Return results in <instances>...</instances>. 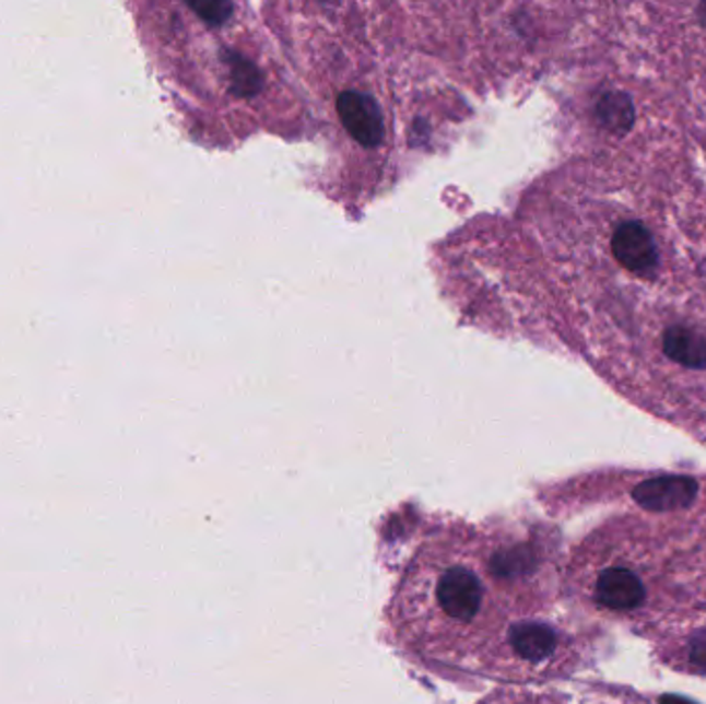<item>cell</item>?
Returning a JSON list of instances; mask_svg holds the SVG:
<instances>
[{
  "label": "cell",
  "instance_id": "3957f363",
  "mask_svg": "<svg viewBox=\"0 0 706 704\" xmlns=\"http://www.w3.org/2000/svg\"><path fill=\"white\" fill-rule=\"evenodd\" d=\"M698 483L686 476H663L638 483L632 498L650 513L682 511L696 501Z\"/></svg>",
  "mask_w": 706,
  "mask_h": 704
},
{
  "label": "cell",
  "instance_id": "ba28073f",
  "mask_svg": "<svg viewBox=\"0 0 706 704\" xmlns=\"http://www.w3.org/2000/svg\"><path fill=\"white\" fill-rule=\"evenodd\" d=\"M690 661L696 668L706 669V631H698L690 638Z\"/></svg>",
  "mask_w": 706,
  "mask_h": 704
},
{
  "label": "cell",
  "instance_id": "8992f818",
  "mask_svg": "<svg viewBox=\"0 0 706 704\" xmlns=\"http://www.w3.org/2000/svg\"><path fill=\"white\" fill-rule=\"evenodd\" d=\"M663 352L687 368H706V339L686 327H671L663 335Z\"/></svg>",
  "mask_w": 706,
  "mask_h": 704
},
{
  "label": "cell",
  "instance_id": "52a82bcc",
  "mask_svg": "<svg viewBox=\"0 0 706 704\" xmlns=\"http://www.w3.org/2000/svg\"><path fill=\"white\" fill-rule=\"evenodd\" d=\"M599 122L612 132H628L634 125V106L626 93L613 92L603 95L597 104Z\"/></svg>",
  "mask_w": 706,
  "mask_h": 704
},
{
  "label": "cell",
  "instance_id": "6da1fadb",
  "mask_svg": "<svg viewBox=\"0 0 706 704\" xmlns=\"http://www.w3.org/2000/svg\"><path fill=\"white\" fill-rule=\"evenodd\" d=\"M513 585L490 566L487 538L475 529L438 536L411 560L392 597L390 618L401 638L422 655L482 664L501 636L496 595Z\"/></svg>",
  "mask_w": 706,
  "mask_h": 704
},
{
  "label": "cell",
  "instance_id": "277c9868",
  "mask_svg": "<svg viewBox=\"0 0 706 704\" xmlns=\"http://www.w3.org/2000/svg\"><path fill=\"white\" fill-rule=\"evenodd\" d=\"M615 260L632 273H650L657 267V246L649 230L638 222L622 223L612 236Z\"/></svg>",
  "mask_w": 706,
  "mask_h": 704
},
{
  "label": "cell",
  "instance_id": "7a4b0ae2",
  "mask_svg": "<svg viewBox=\"0 0 706 704\" xmlns=\"http://www.w3.org/2000/svg\"><path fill=\"white\" fill-rule=\"evenodd\" d=\"M337 112L353 139L366 148H376L385 137V118L370 95L343 92L337 99Z\"/></svg>",
  "mask_w": 706,
  "mask_h": 704
},
{
  "label": "cell",
  "instance_id": "9c48e42d",
  "mask_svg": "<svg viewBox=\"0 0 706 704\" xmlns=\"http://www.w3.org/2000/svg\"><path fill=\"white\" fill-rule=\"evenodd\" d=\"M659 704H696L687 701L684 696H675V694H666L659 699Z\"/></svg>",
  "mask_w": 706,
  "mask_h": 704
},
{
  "label": "cell",
  "instance_id": "5b68a950",
  "mask_svg": "<svg viewBox=\"0 0 706 704\" xmlns=\"http://www.w3.org/2000/svg\"><path fill=\"white\" fill-rule=\"evenodd\" d=\"M645 597L647 591L643 587V580L628 568H608L595 583V601L601 608L615 612L636 610L645 603Z\"/></svg>",
  "mask_w": 706,
  "mask_h": 704
}]
</instances>
